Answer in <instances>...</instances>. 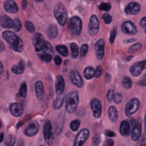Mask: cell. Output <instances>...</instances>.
<instances>
[{"instance_id":"20","label":"cell","mask_w":146,"mask_h":146,"mask_svg":"<svg viewBox=\"0 0 146 146\" xmlns=\"http://www.w3.org/2000/svg\"><path fill=\"white\" fill-rule=\"evenodd\" d=\"M120 133L124 137H128L131 133V127L128 121L123 120L120 124Z\"/></svg>"},{"instance_id":"35","label":"cell","mask_w":146,"mask_h":146,"mask_svg":"<svg viewBox=\"0 0 146 146\" xmlns=\"http://www.w3.org/2000/svg\"><path fill=\"white\" fill-rule=\"evenodd\" d=\"M5 144L7 146H13L15 143V137L13 135H9L5 139Z\"/></svg>"},{"instance_id":"56","label":"cell","mask_w":146,"mask_h":146,"mask_svg":"<svg viewBox=\"0 0 146 146\" xmlns=\"http://www.w3.org/2000/svg\"><path fill=\"white\" fill-rule=\"evenodd\" d=\"M106 80L107 82H110V81L111 80V75H110V74L106 73Z\"/></svg>"},{"instance_id":"30","label":"cell","mask_w":146,"mask_h":146,"mask_svg":"<svg viewBox=\"0 0 146 146\" xmlns=\"http://www.w3.org/2000/svg\"><path fill=\"white\" fill-rule=\"evenodd\" d=\"M55 49L56 51L62 56L66 57L68 55V50L67 47L65 45L58 44L55 46Z\"/></svg>"},{"instance_id":"10","label":"cell","mask_w":146,"mask_h":146,"mask_svg":"<svg viewBox=\"0 0 146 146\" xmlns=\"http://www.w3.org/2000/svg\"><path fill=\"white\" fill-rule=\"evenodd\" d=\"M142 130V119L140 117L136 120V123L132 128L131 139L134 141H137L141 136Z\"/></svg>"},{"instance_id":"32","label":"cell","mask_w":146,"mask_h":146,"mask_svg":"<svg viewBox=\"0 0 146 146\" xmlns=\"http://www.w3.org/2000/svg\"><path fill=\"white\" fill-rule=\"evenodd\" d=\"M38 56L41 60H42L44 62H46V63L50 62L52 58V55H50V54H47V53H44V52H38Z\"/></svg>"},{"instance_id":"34","label":"cell","mask_w":146,"mask_h":146,"mask_svg":"<svg viewBox=\"0 0 146 146\" xmlns=\"http://www.w3.org/2000/svg\"><path fill=\"white\" fill-rule=\"evenodd\" d=\"M142 47V44L140 42H137L132 45L128 50L129 54H133L139 51Z\"/></svg>"},{"instance_id":"42","label":"cell","mask_w":146,"mask_h":146,"mask_svg":"<svg viewBox=\"0 0 146 146\" xmlns=\"http://www.w3.org/2000/svg\"><path fill=\"white\" fill-rule=\"evenodd\" d=\"M14 30L16 32H19L22 29V24L19 19L16 18L14 20Z\"/></svg>"},{"instance_id":"6","label":"cell","mask_w":146,"mask_h":146,"mask_svg":"<svg viewBox=\"0 0 146 146\" xmlns=\"http://www.w3.org/2000/svg\"><path fill=\"white\" fill-rule=\"evenodd\" d=\"M43 136L46 143L47 145H52L54 143V137L52 133V124L50 120H47L44 124Z\"/></svg>"},{"instance_id":"19","label":"cell","mask_w":146,"mask_h":146,"mask_svg":"<svg viewBox=\"0 0 146 146\" xmlns=\"http://www.w3.org/2000/svg\"><path fill=\"white\" fill-rule=\"evenodd\" d=\"M35 90L36 95L38 100L42 101L45 96L44 88L43 83L41 81H38L35 84Z\"/></svg>"},{"instance_id":"64","label":"cell","mask_w":146,"mask_h":146,"mask_svg":"<svg viewBox=\"0 0 146 146\" xmlns=\"http://www.w3.org/2000/svg\"><path fill=\"white\" fill-rule=\"evenodd\" d=\"M144 32H145V34H146V29H145V31H144Z\"/></svg>"},{"instance_id":"28","label":"cell","mask_w":146,"mask_h":146,"mask_svg":"<svg viewBox=\"0 0 146 146\" xmlns=\"http://www.w3.org/2000/svg\"><path fill=\"white\" fill-rule=\"evenodd\" d=\"M95 71L94 70L92 67H87L84 68L83 71V76L85 79L87 80H90L95 76Z\"/></svg>"},{"instance_id":"12","label":"cell","mask_w":146,"mask_h":146,"mask_svg":"<svg viewBox=\"0 0 146 146\" xmlns=\"http://www.w3.org/2000/svg\"><path fill=\"white\" fill-rule=\"evenodd\" d=\"M94 50L96 58L98 60H101L104 56L105 50V42L103 39H98L94 44Z\"/></svg>"},{"instance_id":"60","label":"cell","mask_w":146,"mask_h":146,"mask_svg":"<svg viewBox=\"0 0 146 146\" xmlns=\"http://www.w3.org/2000/svg\"><path fill=\"white\" fill-rule=\"evenodd\" d=\"M3 66L2 63H1V74H2L3 73Z\"/></svg>"},{"instance_id":"38","label":"cell","mask_w":146,"mask_h":146,"mask_svg":"<svg viewBox=\"0 0 146 146\" xmlns=\"http://www.w3.org/2000/svg\"><path fill=\"white\" fill-rule=\"evenodd\" d=\"M80 125V121L79 119H75L72 120L70 123V127L72 131L76 132L79 129Z\"/></svg>"},{"instance_id":"8","label":"cell","mask_w":146,"mask_h":146,"mask_svg":"<svg viewBox=\"0 0 146 146\" xmlns=\"http://www.w3.org/2000/svg\"><path fill=\"white\" fill-rule=\"evenodd\" d=\"M88 33L91 36H95L98 34L99 30V22L96 15H92L90 17L88 26Z\"/></svg>"},{"instance_id":"37","label":"cell","mask_w":146,"mask_h":146,"mask_svg":"<svg viewBox=\"0 0 146 146\" xmlns=\"http://www.w3.org/2000/svg\"><path fill=\"white\" fill-rule=\"evenodd\" d=\"M27 85L26 83H22L19 91L18 93L17 94V95L18 97H22V98H25L27 95Z\"/></svg>"},{"instance_id":"9","label":"cell","mask_w":146,"mask_h":146,"mask_svg":"<svg viewBox=\"0 0 146 146\" xmlns=\"http://www.w3.org/2000/svg\"><path fill=\"white\" fill-rule=\"evenodd\" d=\"M144 69H146V59L133 63L129 67V72L133 76L137 77L141 74Z\"/></svg>"},{"instance_id":"57","label":"cell","mask_w":146,"mask_h":146,"mask_svg":"<svg viewBox=\"0 0 146 146\" xmlns=\"http://www.w3.org/2000/svg\"><path fill=\"white\" fill-rule=\"evenodd\" d=\"M5 49V44L2 42H1V52H2Z\"/></svg>"},{"instance_id":"24","label":"cell","mask_w":146,"mask_h":146,"mask_svg":"<svg viewBox=\"0 0 146 146\" xmlns=\"http://www.w3.org/2000/svg\"><path fill=\"white\" fill-rule=\"evenodd\" d=\"M38 52H44V53H47V54H49L50 55H54L55 54V51L54 50V48L52 47V46H51V44L47 41L45 40L42 44L40 46V48H39V50L37 51Z\"/></svg>"},{"instance_id":"62","label":"cell","mask_w":146,"mask_h":146,"mask_svg":"<svg viewBox=\"0 0 146 146\" xmlns=\"http://www.w3.org/2000/svg\"><path fill=\"white\" fill-rule=\"evenodd\" d=\"M1 139L0 142H2V140H3V133H1Z\"/></svg>"},{"instance_id":"46","label":"cell","mask_w":146,"mask_h":146,"mask_svg":"<svg viewBox=\"0 0 146 146\" xmlns=\"http://www.w3.org/2000/svg\"><path fill=\"white\" fill-rule=\"evenodd\" d=\"M113 95H114V91L112 89H110L108 90L107 95H106V98L108 102H110L112 99H113Z\"/></svg>"},{"instance_id":"48","label":"cell","mask_w":146,"mask_h":146,"mask_svg":"<svg viewBox=\"0 0 146 146\" xmlns=\"http://www.w3.org/2000/svg\"><path fill=\"white\" fill-rule=\"evenodd\" d=\"M102 73V67L101 66H98L95 70V76L96 78H99L101 75Z\"/></svg>"},{"instance_id":"26","label":"cell","mask_w":146,"mask_h":146,"mask_svg":"<svg viewBox=\"0 0 146 146\" xmlns=\"http://www.w3.org/2000/svg\"><path fill=\"white\" fill-rule=\"evenodd\" d=\"M64 100V95L61 94L58 95V96L55 99L53 102V108L55 110H59L60 109L63 104Z\"/></svg>"},{"instance_id":"17","label":"cell","mask_w":146,"mask_h":146,"mask_svg":"<svg viewBox=\"0 0 146 146\" xmlns=\"http://www.w3.org/2000/svg\"><path fill=\"white\" fill-rule=\"evenodd\" d=\"M140 11V5L136 2L129 3L125 7L124 11L128 15H136Z\"/></svg>"},{"instance_id":"59","label":"cell","mask_w":146,"mask_h":146,"mask_svg":"<svg viewBox=\"0 0 146 146\" xmlns=\"http://www.w3.org/2000/svg\"><path fill=\"white\" fill-rule=\"evenodd\" d=\"M27 5V2L26 1H22V7L26 8Z\"/></svg>"},{"instance_id":"16","label":"cell","mask_w":146,"mask_h":146,"mask_svg":"<svg viewBox=\"0 0 146 146\" xmlns=\"http://www.w3.org/2000/svg\"><path fill=\"white\" fill-rule=\"evenodd\" d=\"M10 113L15 117H19L24 111L23 105L20 103H13L9 106Z\"/></svg>"},{"instance_id":"14","label":"cell","mask_w":146,"mask_h":146,"mask_svg":"<svg viewBox=\"0 0 146 146\" xmlns=\"http://www.w3.org/2000/svg\"><path fill=\"white\" fill-rule=\"evenodd\" d=\"M70 80L73 84L75 86L80 88L83 86V81L81 75L79 73V72L75 70V69H72L71 70L70 72Z\"/></svg>"},{"instance_id":"47","label":"cell","mask_w":146,"mask_h":146,"mask_svg":"<svg viewBox=\"0 0 146 146\" xmlns=\"http://www.w3.org/2000/svg\"><path fill=\"white\" fill-rule=\"evenodd\" d=\"M137 84L140 87H145L146 86V74L138 82Z\"/></svg>"},{"instance_id":"61","label":"cell","mask_w":146,"mask_h":146,"mask_svg":"<svg viewBox=\"0 0 146 146\" xmlns=\"http://www.w3.org/2000/svg\"><path fill=\"white\" fill-rule=\"evenodd\" d=\"M133 58L132 55H129L127 58V61H129L131 60V59Z\"/></svg>"},{"instance_id":"22","label":"cell","mask_w":146,"mask_h":146,"mask_svg":"<svg viewBox=\"0 0 146 146\" xmlns=\"http://www.w3.org/2000/svg\"><path fill=\"white\" fill-rule=\"evenodd\" d=\"M44 41H45V40L44 39V36L42 34H40L39 33H36L34 35L33 38V45L35 47V51L36 52L38 51V50L40 48V46L42 44V43Z\"/></svg>"},{"instance_id":"5","label":"cell","mask_w":146,"mask_h":146,"mask_svg":"<svg viewBox=\"0 0 146 146\" xmlns=\"http://www.w3.org/2000/svg\"><path fill=\"white\" fill-rule=\"evenodd\" d=\"M140 100L136 98L131 99L125 105V113L127 117H131L136 113L140 108Z\"/></svg>"},{"instance_id":"18","label":"cell","mask_w":146,"mask_h":146,"mask_svg":"<svg viewBox=\"0 0 146 146\" xmlns=\"http://www.w3.org/2000/svg\"><path fill=\"white\" fill-rule=\"evenodd\" d=\"M65 88V83L63 76L61 75L56 76L55 82V93L57 95L63 94Z\"/></svg>"},{"instance_id":"29","label":"cell","mask_w":146,"mask_h":146,"mask_svg":"<svg viewBox=\"0 0 146 146\" xmlns=\"http://www.w3.org/2000/svg\"><path fill=\"white\" fill-rule=\"evenodd\" d=\"M47 34L50 38L53 39L57 36L58 28L55 25H51L48 26L47 31Z\"/></svg>"},{"instance_id":"51","label":"cell","mask_w":146,"mask_h":146,"mask_svg":"<svg viewBox=\"0 0 146 146\" xmlns=\"http://www.w3.org/2000/svg\"><path fill=\"white\" fill-rule=\"evenodd\" d=\"M62 59L59 55L55 56V57H54V62H55L56 65L59 66L62 63Z\"/></svg>"},{"instance_id":"2","label":"cell","mask_w":146,"mask_h":146,"mask_svg":"<svg viewBox=\"0 0 146 146\" xmlns=\"http://www.w3.org/2000/svg\"><path fill=\"white\" fill-rule=\"evenodd\" d=\"M79 104V94L76 91H71L67 96L66 100L65 108L67 113L71 114L74 113Z\"/></svg>"},{"instance_id":"45","label":"cell","mask_w":146,"mask_h":146,"mask_svg":"<svg viewBox=\"0 0 146 146\" xmlns=\"http://www.w3.org/2000/svg\"><path fill=\"white\" fill-rule=\"evenodd\" d=\"M88 45L87 44H84L80 48V56H84L88 52Z\"/></svg>"},{"instance_id":"25","label":"cell","mask_w":146,"mask_h":146,"mask_svg":"<svg viewBox=\"0 0 146 146\" xmlns=\"http://www.w3.org/2000/svg\"><path fill=\"white\" fill-rule=\"evenodd\" d=\"M108 116L112 123L116 121L118 118V111L115 106H110L108 110Z\"/></svg>"},{"instance_id":"7","label":"cell","mask_w":146,"mask_h":146,"mask_svg":"<svg viewBox=\"0 0 146 146\" xmlns=\"http://www.w3.org/2000/svg\"><path fill=\"white\" fill-rule=\"evenodd\" d=\"M90 131L87 128H83L81 129L78 133L76 135L74 143V146H81L84 145L87 140L88 139L90 136Z\"/></svg>"},{"instance_id":"15","label":"cell","mask_w":146,"mask_h":146,"mask_svg":"<svg viewBox=\"0 0 146 146\" xmlns=\"http://www.w3.org/2000/svg\"><path fill=\"white\" fill-rule=\"evenodd\" d=\"M39 130V124L36 121L30 123L24 129V134L28 137H32L35 135Z\"/></svg>"},{"instance_id":"3","label":"cell","mask_w":146,"mask_h":146,"mask_svg":"<svg viewBox=\"0 0 146 146\" xmlns=\"http://www.w3.org/2000/svg\"><path fill=\"white\" fill-rule=\"evenodd\" d=\"M54 14L58 23L62 26H64L67 22V12L64 5L60 2L55 6Z\"/></svg>"},{"instance_id":"4","label":"cell","mask_w":146,"mask_h":146,"mask_svg":"<svg viewBox=\"0 0 146 146\" xmlns=\"http://www.w3.org/2000/svg\"><path fill=\"white\" fill-rule=\"evenodd\" d=\"M69 33L73 35H80L82 29V22L81 19L78 16L71 17L67 26Z\"/></svg>"},{"instance_id":"33","label":"cell","mask_w":146,"mask_h":146,"mask_svg":"<svg viewBox=\"0 0 146 146\" xmlns=\"http://www.w3.org/2000/svg\"><path fill=\"white\" fill-rule=\"evenodd\" d=\"M64 122V115H62V116H60L59 119H58V121L56 122V124L55 131L57 134L60 133L61 130L62 129Z\"/></svg>"},{"instance_id":"49","label":"cell","mask_w":146,"mask_h":146,"mask_svg":"<svg viewBox=\"0 0 146 146\" xmlns=\"http://www.w3.org/2000/svg\"><path fill=\"white\" fill-rule=\"evenodd\" d=\"M100 142V138L99 135H95L92 138V144L93 145H98Z\"/></svg>"},{"instance_id":"11","label":"cell","mask_w":146,"mask_h":146,"mask_svg":"<svg viewBox=\"0 0 146 146\" xmlns=\"http://www.w3.org/2000/svg\"><path fill=\"white\" fill-rule=\"evenodd\" d=\"M90 106L93 116L95 118H99L102 111V106L100 100L97 98H92L91 100Z\"/></svg>"},{"instance_id":"52","label":"cell","mask_w":146,"mask_h":146,"mask_svg":"<svg viewBox=\"0 0 146 146\" xmlns=\"http://www.w3.org/2000/svg\"><path fill=\"white\" fill-rule=\"evenodd\" d=\"M140 26L141 28L146 27V16L143 17L140 21Z\"/></svg>"},{"instance_id":"54","label":"cell","mask_w":146,"mask_h":146,"mask_svg":"<svg viewBox=\"0 0 146 146\" xmlns=\"http://www.w3.org/2000/svg\"><path fill=\"white\" fill-rule=\"evenodd\" d=\"M136 40H137L136 38H131V39L124 40H123V43H129L133 42L136 41Z\"/></svg>"},{"instance_id":"50","label":"cell","mask_w":146,"mask_h":146,"mask_svg":"<svg viewBox=\"0 0 146 146\" xmlns=\"http://www.w3.org/2000/svg\"><path fill=\"white\" fill-rule=\"evenodd\" d=\"M139 145H141V146H144L146 145V132H145L143 136L142 137L141 140L140 141V142L137 144Z\"/></svg>"},{"instance_id":"55","label":"cell","mask_w":146,"mask_h":146,"mask_svg":"<svg viewBox=\"0 0 146 146\" xmlns=\"http://www.w3.org/2000/svg\"><path fill=\"white\" fill-rule=\"evenodd\" d=\"M106 144L108 146H112L114 144V142L112 139H108L106 141Z\"/></svg>"},{"instance_id":"23","label":"cell","mask_w":146,"mask_h":146,"mask_svg":"<svg viewBox=\"0 0 146 146\" xmlns=\"http://www.w3.org/2000/svg\"><path fill=\"white\" fill-rule=\"evenodd\" d=\"M1 26L5 29H11L14 27V21L9 17L3 15L1 17Z\"/></svg>"},{"instance_id":"63","label":"cell","mask_w":146,"mask_h":146,"mask_svg":"<svg viewBox=\"0 0 146 146\" xmlns=\"http://www.w3.org/2000/svg\"><path fill=\"white\" fill-rule=\"evenodd\" d=\"M35 1H36V2H43L44 0H34Z\"/></svg>"},{"instance_id":"1","label":"cell","mask_w":146,"mask_h":146,"mask_svg":"<svg viewBox=\"0 0 146 146\" xmlns=\"http://www.w3.org/2000/svg\"><path fill=\"white\" fill-rule=\"evenodd\" d=\"M2 37L14 51L17 52L23 51L24 47L23 40L15 33L9 30L5 31L2 33Z\"/></svg>"},{"instance_id":"58","label":"cell","mask_w":146,"mask_h":146,"mask_svg":"<svg viewBox=\"0 0 146 146\" xmlns=\"http://www.w3.org/2000/svg\"><path fill=\"white\" fill-rule=\"evenodd\" d=\"M144 131H145V132H146V109H145V115L144 116Z\"/></svg>"},{"instance_id":"40","label":"cell","mask_w":146,"mask_h":146,"mask_svg":"<svg viewBox=\"0 0 146 146\" xmlns=\"http://www.w3.org/2000/svg\"><path fill=\"white\" fill-rule=\"evenodd\" d=\"M99 9L100 10L109 11L111 8V5L110 2H103L99 5Z\"/></svg>"},{"instance_id":"13","label":"cell","mask_w":146,"mask_h":146,"mask_svg":"<svg viewBox=\"0 0 146 146\" xmlns=\"http://www.w3.org/2000/svg\"><path fill=\"white\" fill-rule=\"evenodd\" d=\"M121 31L126 35H135L137 33V28L132 22L127 21L123 23Z\"/></svg>"},{"instance_id":"41","label":"cell","mask_w":146,"mask_h":146,"mask_svg":"<svg viewBox=\"0 0 146 146\" xmlns=\"http://www.w3.org/2000/svg\"><path fill=\"white\" fill-rule=\"evenodd\" d=\"M113 102L116 104L120 103L123 100L122 94L118 92H115L113 97Z\"/></svg>"},{"instance_id":"39","label":"cell","mask_w":146,"mask_h":146,"mask_svg":"<svg viewBox=\"0 0 146 146\" xmlns=\"http://www.w3.org/2000/svg\"><path fill=\"white\" fill-rule=\"evenodd\" d=\"M25 26L26 29V30L30 33H34L35 31V28L34 25V24L29 21H26L25 23Z\"/></svg>"},{"instance_id":"43","label":"cell","mask_w":146,"mask_h":146,"mask_svg":"<svg viewBox=\"0 0 146 146\" xmlns=\"http://www.w3.org/2000/svg\"><path fill=\"white\" fill-rule=\"evenodd\" d=\"M116 32H117V29L116 27H114L110 34V43L111 44H113L116 36Z\"/></svg>"},{"instance_id":"31","label":"cell","mask_w":146,"mask_h":146,"mask_svg":"<svg viewBox=\"0 0 146 146\" xmlns=\"http://www.w3.org/2000/svg\"><path fill=\"white\" fill-rule=\"evenodd\" d=\"M70 50L71 57L74 59H76L79 55V46L76 43L72 42L70 44Z\"/></svg>"},{"instance_id":"21","label":"cell","mask_w":146,"mask_h":146,"mask_svg":"<svg viewBox=\"0 0 146 146\" xmlns=\"http://www.w3.org/2000/svg\"><path fill=\"white\" fill-rule=\"evenodd\" d=\"M5 11L10 13H16L18 11L17 5L13 0H6L4 3Z\"/></svg>"},{"instance_id":"36","label":"cell","mask_w":146,"mask_h":146,"mask_svg":"<svg viewBox=\"0 0 146 146\" xmlns=\"http://www.w3.org/2000/svg\"><path fill=\"white\" fill-rule=\"evenodd\" d=\"M121 85L124 88L126 89H129L132 86V81L130 78L128 76H125L122 80Z\"/></svg>"},{"instance_id":"27","label":"cell","mask_w":146,"mask_h":146,"mask_svg":"<svg viewBox=\"0 0 146 146\" xmlns=\"http://www.w3.org/2000/svg\"><path fill=\"white\" fill-rule=\"evenodd\" d=\"M25 68V66L24 62L20 60L18 64L14 65L11 68V71L15 74H22Z\"/></svg>"},{"instance_id":"53","label":"cell","mask_w":146,"mask_h":146,"mask_svg":"<svg viewBox=\"0 0 146 146\" xmlns=\"http://www.w3.org/2000/svg\"><path fill=\"white\" fill-rule=\"evenodd\" d=\"M105 133L106 136H107L108 137H114L116 136V133L113 131H110V130H107L105 132Z\"/></svg>"},{"instance_id":"44","label":"cell","mask_w":146,"mask_h":146,"mask_svg":"<svg viewBox=\"0 0 146 146\" xmlns=\"http://www.w3.org/2000/svg\"><path fill=\"white\" fill-rule=\"evenodd\" d=\"M102 19H103L104 23L106 24H110L112 21V17L110 14L108 13H105L102 15Z\"/></svg>"}]
</instances>
